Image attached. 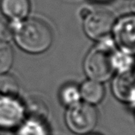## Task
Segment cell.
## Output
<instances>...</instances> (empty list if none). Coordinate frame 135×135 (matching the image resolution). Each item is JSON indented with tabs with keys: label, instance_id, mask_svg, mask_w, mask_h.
I'll return each mask as SVG.
<instances>
[{
	"label": "cell",
	"instance_id": "1",
	"mask_svg": "<svg viewBox=\"0 0 135 135\" xmlns=\"http://www.w3.org/2000/svg\"><path fill=\"white\" fill-rule=\"evenodd\" d=\"M13 39L18 47L30 54L46 51L53 41L51 27L44 21L36 18H25L13 23Z\"/></svg>",
	"mask_w": 135,
	"mask_h": 135
},
{
	"label": "cell",
	"instance_id": "2",
	"mask_svg": "<svg viewBox=\"0 0 135 135\" xmlns=\"http://www.w3.org/2000/svg\"><path fill=\"white\" fill-rule=\"evenodd\" d=\"M116 49L117 47L111 36L97 41L83 62V69L89 79L103 83L113 76L115 71L112 56Z\"/></svg>",
	"mask_w": 135,
	"mask_h": 135
},
{
	"label": "cell",
	"instance_id": "3",
	"mask_svg": "<svg viewBox=\"0 0 135 135\" xmlns=\"http://www.w3.org/2000/svg\"><path fill=\"white\" fill-rule=\"evenodd\" d=\"M81 17L83 19V30L93 40L99 41L112 35L116 17L106 9H84Z\"/></svg>",
	"mask_w": 135,
	"mask_h": 135
},
{
	"label": "cell",
	"instance_id": "4",
	"mask_svg": "<svg viewBox=\"0 0 135 135\" xmlns=\"http://www.w3.org/2000/svg\"><path fill=\"white\" fill-rule=\"evenodd\" d=\"M98 119L99 114L96 107L84 101L67 108L65 114V122L68 129L78 135L93 133Z\"/></svg>",
	"mask_w": 135,
	"mask_h": 135
},
{
	"label": "cell",
	"instance_id": "5",
	"mask_svg": "<svg viewBox=\"0 0 135 135\" xmlns=\"http://www.w3.org/2000/svg\"><path fill=\"white\" fill-rule=\"evenodd\" d=\"M112 35L118 49L135 56V13L116 19Z\"/></svg>",
	"mask_w": 135,
	"mask_h": 135
},
{
	"label": "cell",
	"instance_id": "6",
	"mask_svg": "<svg viewBox=\"0 0 135 135\" xmlns=\"http://www.w3.org/2000/svg\"><path fill=\"white\" fill-rule=\"evenodd\" d=\"M25 117L24 104L17 97H0V130L17 128Z\"/></svg>",
	"mask_w": 135,
	"mask_h": 135
},
{
	"label": "cell",
	"instance_id": "7",
	"mask_svg": "<svg viewBox=\"0 0 135 135\" xmlns=\"http://www.w3.org/2000/svg\"><path fill=\"white\" fill-rule=\"evenodd\" d=\"M114 97L135 111V75L131 72L117 74L112 84Z\"/></svg>",
	"mask_w": 135,
	"mask_h": 135
},
{
	"label": "cell",
	"instance_id": "8",
	"mask_svg": "<svg viewBox=\"0 0 135 135\" xmlns=\"http://www.w3.org/2000/svg\"><path fill=\"white\" fill-rule=\"evenodd\" d=\"M31 9L29 0H1L0 9L7 20L16 23L25 20Z\"/></svg>",
	"mask_w": 135,
	"mask_h": 135
},
{
	"label": "cell",
	"instance_id": "9",
	"mask_svg": "<svg viewBox=\"0 0 135 135\" xmlns=\"http://www.w3.org/2000/svg\"><path fill=\"white\" fill-rule=\"evenodd\" d=\"M81 99L84 102L96 106L101 103L105 97V89L102 82L88 79L80 86Z\"/></svg>",
	"mask_w": 135,
	"mask_h": 135
},
{
	"label": "cell",
	"instance_id": "10",
	"mask_svg": "<svg viewBox=\"0 0 135 135\" xmlns=\"http://www.w3.org/2000/svg\"><path fill=\"white\" fill-rule=\"evenodd\" d=\"M25 116L28 118H33L45 120L47 119L49 110L44 100L37 97H29L24 104Z\"/></svg>",
	"mask_w": 135,
	"mask_h": 135
},
{
	"label": "cell",
	"instance_id": "11",
	"mask_svg": "<svg viewBox=\"0 0 135 135\" xmlns=\"http://www.w3.org/2000/svg\"><path fill=\"white\" fill-rule=\"evenodd\" d=\"M17 135H49L45 120L27 118L17 127Z\"/></svg>",
	"mask_w": 135,
	"mask_h": 135
},
{
	"label": "cell",
	"instance_id": "12",
	"mask_svg": "<svg viewBox=\"0 0 135 135\" xmlns=\"http://www.w3.org/2000/svg\"><path fill=\"white\" fill-rule=\"evenodd\" d=\"M112 66L116 74L131 72L135 66V56L117 48L112 56Z\"/></svg>",
	"mask_w": 135,
	"mask_h": 135
},
{
	"label": "cell",
	"instance_id": "13",
	"mask_svg": "<svg viewBox=\"0 0 135 135\" xmlns=\"http://www.w3.org/2000/svg\"><path fill=\"white\" fill-rule=\"evenodd\" d=\"M59 99L61 103L67 108L78 104L81 100L80 86L74 83L63 85L59 92Z\"/></svg>",
	"mask_w": 135,
	"mask_h": 135
},
{
	"label": "cell",
	"instance_id": "14",
	"mask_svg": "<svg viewBox=\"0 0 135 135\" xmlns=\"http://www.w3.org/2000/svg\"><path fill=\"white\" fill-rule=\"evenodd\" d=\"M20 90L17 78L10 74L0 75V97H17Z\"/></svg>",
	"mask_w": 135,
	"mask_h": 135
},
{
	"label": "cell",
	"instance_id": "15",
	"mask_svg": "<svg viewBox=\"0 0 135 135\" xmlns=\"http://www.w3.org/2000/svg\"><path fill=\"white\" fill-rule=\"evenodd\" d=\"M13 51L11 47L4 42H0V75L8 73L13 63Z\"/></svg>",
	"mask_w": 135,
	"mask_h": 135
},
{
	"label": "cell",
	"instance_id": "16",
	"mask_svg": "<svg viewBox=\"0 0 135 135\" xmlns=\"http://www.w3.org/2000/svg\"><path fill=\"white\" fill-rule=\"evenodd\" d=\"M13 22L7 19H0V42L8 43L13 38Z\"/></svg>",
	"mask_w": 135,
	"mask_h": 135
},
{
	"label": "cell",
	"instance_id": "17",
	"mask_svg": "<svg viewBox=\"0 0 135 135\" xmlns=\"http://www.w3.org/2000/svg\"><path fill=\"white\" fill-rule=\"evenodd\" d=\"M93 2H98V3H106V2H108L112 0H93Z\"/></svg>",
	"mask_w": 135,
	"mask_h": 135
},
{
	"label": "cell",
	"instance_id": "18",
	"mask_svg": "<svg viewBox=\"0 0 135 135\" xmlns=\"http://www.w3.org/2000/svg\"><path fill=\"white\" fill-rule=\"evenodd\" d=\"M86 135H102V134H98V133H90V134H86Z\"/></svg>",
	"mask_w": 135,
	"mask_h": 135
},
{
	"label": "cell",
	"instance_id": "19",
	"mask_svg": "<svg viewBox=\"0 0 135 135\" xmlns=\"http://www.w3.org/2000/svg\"><path fill=\"white\" fill-rule=\"evenodd\" d=\"M133 73L134 74V75H135V66H134V70H133Z\"/></svg>",
	"mask_w": 135,
	"mask_h": 135
},
{
	"label": "cell",
	"instance_id": "20",
	"mask_svg": "<svg viewBox=\"0 0 135 135\" xmlns=\"http://www.w3.org/2000/svg\"><path fill=\"white\" fill-rule=\"evenodd\" d=\"M134 113H135V111H134Z\"/></svg>",
	"mask_w": 135,
	"mask_h": 135
}]
</instances>
